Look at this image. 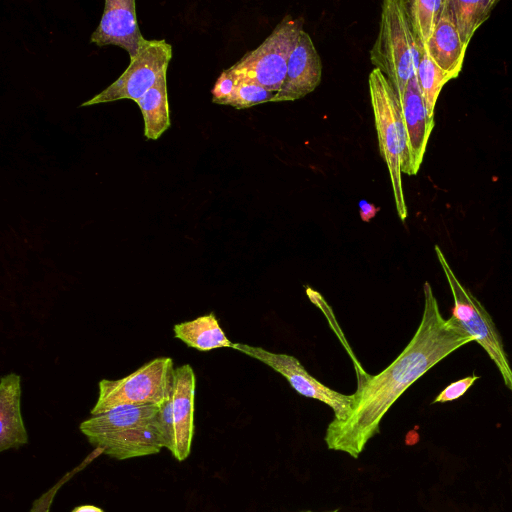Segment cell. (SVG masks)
<instances>
[{"label": "cell", "mask_w": 512, "mask_h": 512, "mask_svg": "<svg viewBox=\"0 0 512 512\" xmlns=\"http://www.w3.org/2000/svg\"><path fill=\"white\" fill-rule=\"evenodd\" d=\"M423 292V314L414 336L379 374L359 377L350 416L345 421L333 419L327 427L324 439L329 449L358 458L396 400L442 359L474 341L454 318H443L429 282Z\"/></svg>", "instance_id": "obj_1"}, {"label": "cell", "mask_w": 512, "mask_h": 512, "mask_svg": "<svg viewBox=\"0 0 512 512\" xmlns=\"http://www.w3.org/2000/svg\"><path fill=\"white\" fill-rule=\"evenodd\" d=\"M161 406L124 405L84 420L80 431L109 457L125 460L165 448Z\"/></svg>", "instance_id": "obj_2"}, {"label": "cell", "mask_w": 512, "mask_h": 512, "mask_svg": "<svg viewBox=\"0 0 512 512\" xmlns=\"http://www.w3.org/2000/svg\"><path fill=\"white\" fill-rule=\"evenodd\" d=\"M380 154L385 161L399 218L408 215L402 186V173L411 176L407 137L398 96L388 79L376 68L368 77Z\"/></svg>", "instance_id": "obj_3"}, {"label": "cell", "mask_w": 512, "mask_h": 512, "mask_svg": "<svg viewBox=\"0 0 512 512\" xmlns=\"http://www.w3.org/2000/svg\"><path fill=\"white\" fill-rule=\"evenodd\" d=\"M370 60L401 98L419 63V46L410 27L405 0L382 3L379 32L370 50Z\"/></svg>", "instance_id": "obj_4"}, {"label": "cell", "mask_w": 512, "mask_h": 512, "mask_svg": "<svg viewBox=\"0 0 512 512\" xmlns=\"http://www.w3.org/2000/svg\"><path fill=\"white\" fill-rule=\"evenodd\" d=\"M174 375L172 359L159 357L124 378L102 379L91 415L102 414L124 405L162 406L171 395Z\"/></svg>", "instance_id": "obj_5"}, {"label": "cell", "mask_w": 512, "mask_h": 512, "mask_svg": "<svg viewBox=\"0 0 512 512\" xmlns=\"http://www.w3.org/2000/svg\"><path fill=\"white\" fill-rule=\"evenodd\" d=\"M435 252L454 300L451 317L486 351L506 387L512 391V368L491 316L473 293L460 283L439 246H435Z\"/></svg>", "instance_id": "obj_6"}, {"label": "cell", "mask_w": 512, "mask_h": 512, "mask_svg": "<svg viewBox=\"0 0 512 512\" xmlns=\"http://www.w3.org/2000/svg\"><path fill=\"white\" fill-rule=\"evenodd\" d=\"M302 31V18L285 16L257 48L229 67L230 71L237 79L278 92L286 76L288 58Z\"/></svg>", "instance_id": "obj_7"}, {"label": "cell", "mask_w": 512, "mask_h": 512, "mask_svg": "<svg viewBox=\"0 0 512 512\" xmlns=\"http://www.w3.org/2000/svg\"><path fill=\"white\" fill-rule=\"evenodd\" d=\"M172 47L164 39H145L126 70L107 88L81 106H91L122 99L137 101L167 74Z\"/></svg>", "instance_id": "obj_8"}, {"label": "cell", "mask_w": 512, "mask_h": 512, "mask_svg": "<svg viewBox=\"0 0 512 512\" xmlns=\"http://www.w3.org/2000/svg\"><path fill=\"white\" fill-rule=\"evenodd\" d=\"M195 385L192 367L189 364L177 367L171 395L160 409L165 448L178 461L187 459L191 451L194 436Z\"/></svg>", "instance_id": "obj_9"}, {"label": "cell", "mask_w": 512, "mask_h": 512, "mask_svg": "<svg viewBox=\"0 0 512 512\" xmlns=\"http://www.w3.org/2000/svg\"><path fill=\"white\" fill-rule=\"evenodd\" d=\"M233 349L257 359L281 374L299 394L319 400L334 411V420L345 421L352 412L354 396L339 393L310 375L294 356L261 347L234 343Z\"/></svg>", "instance_id": "obj_10"}, {"label": "cell", "mask_w": 512, "mask_h": 512, "mask_svg": "<svg viewBox=\"0 0 512 512\" xmlns=\"http://www.w3.org/2000/svg\"><path fill=\"white\" fill-rule=\"evenodd\" d=\"M144 40L137 21L135 1L106 0L100 23L90 41L99 47L119 46L131 59L138 53Z\"/></svg>", "instance_id": "obj_11"}, {"label": "cell", "mask_w": 512, "mask_h": 512, "mask_svg": "<svg viewBox=\"0 0 512 512\" xmlns=\"http://www.w3.org/2000/svg\"><path fill=\"white\" fill-rule=\"evenodd\" d=\"M322 77V62L310 35L300 33L288 58L284 82L272 102L294 101L314 91Z\"/></svg>", "instance_id": "obj_12"}, {"label": "cell", "mask_w": 512, "mask_h": 512, "mask_svg": "<svg viewBox=\"0 0 512 512\" xmlns=\"http://www.w3.org/2000/svg\"><path fill=\"white\" fill-rule=\"evenodd\" d=\"M399 102L412 176L416 175L420 169L435 122L428 116L416 75L407 84Z\"/></svg>", "instance_id": "obj_13"}, {"label": "cell", "mask_w": 512, "mask_h": 512, "mask_svg": "<svg viewBox=\"0 0 512 512\" xmlns=\"http://www.w3.org/2000/svg\"><path fill=\"white\" fill-rule=\"evenodd\" d=\"M422 47L444 72L453 79L459 76L468 46L460 38L448 0L444 2L430 39Z\"/></svg>", "instance_id": "obj_14"}, {"label": "cell", "mask_w": 512, "mask_h": 512, "mask_svg": "<svg viewBox=\"0 0 512 512\" xmlns=\"http://www.w3.org/2000/svg\"><path fill=\"white\" fill-rule=\"evenodd\" d=\"M21 379L9 373L0 382V451L27 444L28 435L21 415Z\"/></svg>", "instance_id": "obj_15"}, {"label": "cell", "mask_w": 512, "mask_h": 512, "mask_svg": "<svg viewBox=\"0 0 512 512\" xmlns=\"http://www.w3.org/2000/svg\"><path fill=\"white\" fill-rule=\"evenodd\" d=\"M173 331L176 338L199 351L234 347V343L227 338L214 313L175 324Z\"/></svg>", "instance_id": "obj_16"}, {"label": "cell", "mask_w": 512, "mask_h": 512, "mask_svg": "<svg viewBox=\"0 0 512 512\" xmlns=\"http://www.w3.org/2000/svg\"><path fill=\"white\" fill-rule=\"evenodd\" d=\"M136 103L144 121V136L149 140L158 139L170 127L166 74Z\"/></svg>", "instance_id": "obj_17"}, {"label": "cell", "mask_w": 512, "mask_h": 512, "mask_svg": "<svg viewBox=\"0 0 512 512\" xmlns=\"http://www.w3.org/2000/svg\"><path fill=\"white\" fill-rule=\"evenodd\" d=\"M462 42L468 46L476 30L490 17L498 0H448Z\"/></svg>", "instance_id": "obj_18"}, {"label": "cell", "mask_w": 512, "mask_h": 512, "mask_svg": "<svg viewBox=\"0 0 512 512\" xmlns=\"http://www.w3.org/2000/svg\"><path fill=\"white\" fill-rule=\"evenodd\" d=\"M416 78L428 116L434 119V111L439 94L444 85L453 78L429 57L422 46H419V63Z\"/></svg>", "instance_id": "obj_19"}, {"label": "cell", "mask_w": 512, "mask_h": 512, "mask_svg": "<svg viewBox=\"0 0 512 512\" xmlns=\"http://www.w3.org/2000/svg\"><path fill=\"white\" fill-rule=\"evenodd\" d=\"M444 2L445 0L405 1L410 27L419 46H425L430 39Z\"/></svg>", "instance_id": "obj_20"}, {"label": "cell", "mask_w": 512, "mask_h": 512, "mask_svg": "<svg viewBox=\"0 0 512 512\" xmlns=\"http://www.w3.org/2000/svg\"><path fill=\"white\" fill-rule=\"evenodd\" d=\"M277 92L249 80L237 79L236 87L229 105L236 109H245L259 104L272 102Z\"/></svg>", "instance_id": "obj_21"}, {"label": "cell", "mask_w": 512, "mask_h": 512, "mask_svg": "<svg viewBox=\"0 0 512 512\" xmlns=\"http://www.w3.org/2000/svg\"><path fill=\"white\" fill-rule=\"evenodd\" d=\"M103 454L100 449L95 448L78 466L71 471L67 472L62 478H60L52 487L46 490L41 496H39L31 506L29 512H49L56 497V494L60 488L68 482L77 472L81 471L87 465H89L94 459Z\"/></svg>", "instance_id": "obj_22"}, {"label": "cell", "mask_w": 512, "mask_h": 512, "mask_svg": "<svg viewBox=\"0 0 512 512\" xmlns=\"http://www.w3.org/2000/svg\"><path fill=\"white\" fill-rule=\"evenodd\" d=\"M236 82L237 78L229 68L223 70L212 88V101L219 105H229Z\"/></svg>", "instance_id": "obj_23"}, {"label": "cell", "mask_w": 512, "mask_h": 512, "mask_svg": "<svg viewBox=\"0 0 512 512\" xmlns=\"http://www.w3.org/2000/svg\"><path fill=\"white\" fill-rule=\"evenodd\" d=\"M478 379L479 376L472 374L450 383L435 397L432 403H446L460 398Z\"/></svg>", "instance_id": "obj_24"}, {"label": "cell", "mask_w": 512, "mask_h": 512, "mask_svg": "<svg viewBox=\"0 0 512 512\" xmlns=\"http://www.w3.org/2000/svg\"><path fill=\"white\" fill-rule=\"evenodd\" d=\"M379 210L380 207H377L374 204L369 203L365 199L359 201L360 217L361 220L364 222H369L372 218L375 217Z\"/></svg>", "instance_id": "obj_25"}, {"label": "cell", "mask_w": 512, "mask_h": 512, "mask_svg": "<svg viewBox=\"0 0 512 512\" xmlns=\"http://www.w3.org/2000/svg\"><path fill=\"white\" fill-rule=\"evenodd\" d=\"M71 512H104V510L95 505L85 504L75 507Z\"/></svg>", "instance_id": "obj_26"}, {"label": "cell", "mask_w": 512, "mask_h": 512, "mask_svg": "<svg viewBox=\"0 0 512 512\" xmlns=\"http://www.w3.org/2000/svg\"><path fill=\"white\" fill-rule=\"evenodd\" d=\"M302 512H312V511H302ZM328 512H339V511H338V509H336V510L328 511Z\"/></svg>", "instance_id": "obj_27"}]
</instances>
